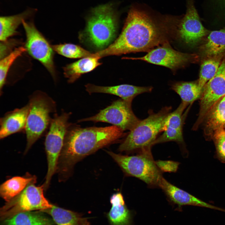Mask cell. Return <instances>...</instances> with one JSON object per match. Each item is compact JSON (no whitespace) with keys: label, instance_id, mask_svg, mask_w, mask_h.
Instances as JSON below:
<instances>
[{"label":"cell","instance_id":"obj_24","mask_svg":"<svg viewBox=\"0 0 225 225\" xmlns=\"http://www.w3.org/2000/svg\"><path fill=\"white\" fill-rule=\"evenodd\" d=\"M225 54L201 58L199 78L198 80L202 89L217 72L224 58Z\"/></svg>","mask_w":225,"mask_h":225},{"label":"cell","instance_id":"obj_15","mask_svg":"<svg viewBox=\"0 0 225 225\" xmlns=\"http://www.w3.org/2000/svg\"><path fill=\"white\" fill-rule=\"evenodd\" d=\"M168 199L181 206L191 205L206 208L225 212V209L207 203L172 184L163 177L158 185Z\"/></svg>","mask_w":225,"mask_h":225},{"label":"cell","instance_id":"obj_34","mask_svg":"<svg viewBox=\"0 0 225 225\" xmlns=\"http://www.w3.org/2000/svg\"><path fill=\"white\" fill-rule=\"evenodd\" d=\"M81 225H90V223L85 218L82 221Z\"/></svg>","mask_w":225,"mask_h":225},{"label":"cell","instance_id":"obj_18","mask_svg":"<svg viewBox=\"0 0 225 225\" xmlns=\"http://www.w3.org/2000/svg\"><path fill=\"white\" fill-rule=\"evenodd\" d=\"M202 123L205 138L208 140H211L213 133L217 129H225V95L210 108Z\"/></svg>","mask_w":225,"mask_h":225},{"label":"cell","instance_id":"obj_6","mask_svg":"<svg viewBox=\"0 0 225 225\" xmlns=\"http://www.w3.org/2000/svg\"><path fill=\"white\" fill-rule=\"evenodd\" d=\"M151 148L143 149L138 154L130 156L107 152L126 174L139 179L150 187H158L163 177L153 159Z\"/></svg>","mask_w":225,"mask_h":225},{"label":"cell","instance_id":"obj_19","mask_svg":"<svg viewBox=\"0 0 225 225\" xmlns=\"http://www.w3.org/2000/svg\"><path fill=\"white\" fill-rule=\"evenodd\" d=\"M225 54V28L210 31L199 46L198 54L201 58Z\"/></svg>","mask_w":225,"mask_h":225},{"label":"cell","instance_id":"obj_8","mask_svg":"<svg viewBox=\"0 0 225 225\" xmlns=\"http://www.w3.org/2000/svg\"><path fill=\"white\" fill-rule=\"evenodd\" d=\"M36 178L19 194L7 202L0 209L2 219H6L18 213L32 211L42 210L51 208L45 197L43 186H36Z\"/></svg>","mask_w":225,"mask_h":225},{"label":"cell","instance_id":"obj_30","mask_svg":"<svg viewBox=\"0 0 225 225\" xmlns=\"http://www.w3.org/2000/svg\"><path fill=\"white\" fill-rule=\"evenodd\" d=\"M216 148L215 156L220 162L225 163V129H217L211 138Z\"/></svg>","mask_w":225,"mask_h":225},{"label":"cell","instance_id":"obj_4","mask_svg":"<svg viewBox=\"0 0 225 225\" xmlns=\"http://www.w3.org/2000/svg\"><path fill=\"white\" fill-rule=\"evenodd\" d=\"M171 109V107L166 106L157 113L149 110L148 117L141 120L130 131L120 145L119 151H139L147 148H151L158 135L165 130L167 118Z\"/></svg>","mask_w":225,"mask_h":225},{"label":"cell","instance_id":"obj_29","mask_svg":"<svg viewBox=\"0 0 225 225\" xmlns=\"http://www.w3.org/2000/svg\"><path fill=\"white\" fill-rule=\"evenodd\" d=\"M25 48L20 47L16 48L9 54L0 60V93L2 94L3 88L9 68L15 60L25 51Z\"/></svg>","mask_w":225,"mask_h":225},{"label":"cell","instance_id":"obj_9","mask_svg":"<svg viewBox=\"0 0 225 225\" xmlns=\"http://www.w3.org/2000/svg\"><path fill=\"white\" fill-rule=\"evenodd\" d=\"M170 43H166L156 47L143 57L126 58L142 60L164 66L170 69L173 73L189 64L197 63L200 60L198 54L184 53L178 51L173 49Z\"/></svg>","mask_w":225,"mask_h":225},{"label":"cell","instance_id":"obj_28","mask_svg":"<svg viewBox=\"0 0 225 225\" xmlns=\"http://www.w3.org/2000/svg\"><path fill=\"white\" fill-rule=\"evenodd\" d=\"M54 51L58 54L67 58H79L94 57L92 53L81 46L76 44L64 43L52 46Z\"/></svg>","mask_w":225,"mask_h":225},{"label":"cell","instance_id":"obj_27","mask_svg":"<svg viewBox=\"0 0 225 225\" xmlns=\"http://www.w3.org/2000/svg\"><path fill=\"white\" fill-rule=\"evenodd\" d=\"M5 220V225H52L44 216L30 212L18 213Z\"/></svg>","mask_w":225,"mask_h":225},{"label":"cell","instance_id":"obj_1","mask_svg":"<svg viewBox=\"0 0 225 225\" xmlns=\"http://www.w3.org/2000/svg\"><path fill=\"white\" fill-rule=\"evenodd\" d=\"M180 18L156 15L134 6L129 10L118 38L105 48L95 53L100 59L111 55L148 52L175 40Z\"/></svg>","mask_w":225,"mask_h":225},{"label":"cell","instance_id":"obj_33","mask_svg":"<svg viewBox=\"0 0 225 225\" xmlns=\"http://www.w3.org/2000/svg\"><path fill=\"white\" fill-rule=\"evenodd\" d=\"M218 11L225 13V0H214Z\"/></svg>","mask_w":225,"mask_h":225},{"label":"cell","instance_id":"obj_32","mask_svg":"<svg viewBox=\"0 0 225 225\" xmlns=\"http://www.w3.org/2000/svg\"><path fill=\"white\" fill-rule=\"evenodd\" d=\"M0 43V59L6 56L12 52V49L15 46L17 42L15 40H10L2 42Z\"/></svg>","mask_w":225,"mask_h":225},{"label":"cell","instance_id":"obj_23","mask_svg":"<svg viewBox=\"0 0 225 225\" xmlns=\"http://www.w3.org/2000/svg\"><path fill=\"white\" fill-rule=\"evenodd\" d=\"M170 88L179 95L182 102L188 105L200 99L203 91L199 87L198 80L175 82L171 84Z\"/></svg>","mask_w":225,"mask_h":225},{"label":"cell","instance_id":"obj_21","mask_svg":"<svg viewBox=\"0 0 225 225\" xmlns=\"http://www.w3.org/2000/svg\"><path fill=\"white\" fill-rule=\"evenodd\" d=\"M112 207L107 214L110 225H129L130 214L122 194L114 193L110 198Z\"/></svg>","mask_w":225,"mask_h":225},{"label":"cell","instance_id":"obj_16","mask_svg":"<svg viewBox=\"0 0 225 225\" xmlns=\"http://www.w3.org/2000/svg\"><path fill=\"white\" fill-rule=\"evenodd\" d=\"M29 108L28 103L20 108H17L7 113L1 118V139L14 133L25 131Z\"/></svg>","mask_w":225,"mask_h":225},{"label":"cell","instance_id":"obj_14","mask_svg":"<svg viewBox=\"0 0 225 225\" xmlns=\"http://www.w3.org/2000/svg\"><path fill=\"white\" fill-rule=\"evenodd\" d=\"M188 106L181 102L174 111L170 113L167 118L165 130L153 142L152 146L170 141L181 145L184 143L183 126L186 113L183 114V112Z\"/></svg>","mask_w":225,"mask_h":225},{"label":"cell","instance_id":"obj_22","mask_svg":"<svg viewBox=\"0 0 225 225\" xmlns=\"http://www.w3.org/2000/svg\"><path fill=\"white\" fill-rule=\"evenodd\" d=\"M36 10L29 9L20 13L0 17V40L1 42L7 41L10 37L15 34L16 30L23 20L32 17Z\"/></svg>","mask_w":225,"mask_h":225},{"label":"cell","instance_id":"obj_11","mask_svg":"<svg viewBox=\"0 0 225 225\" xmlns=\"http://www.w3.org/2000/svg\"><path fill=\"white\" fill-rule=\"evenodd\" d=\"M132 102L121 98L117 100L95 115L81 119L78 122H107L117 127L123 131H130L141 120L134 113Z\"/></svg>","mask_w":225,"mask_h":225},{"label":"cell","instance_id":"obj_17","mask_svg":"<svg viewBox=\"0 0 225 225\" xmlns=\"http://www.w3.org/2000/svg\"><path fill=\"white\" fill-rule=\"evenodd\" d=\"M86 91L90 94L102 93L118 96L124 100L132 102L137 95L142 93L150 92L152 91V86L142 87L128 84L112 86H101L91 84L85 85Z\"/></svg>","mask_w":225,"mask_h":225},{"label":"cell","instance_id":"obj_2","mask_svg":"<svg viewBox=\"0 0 225 225\" xmlns=\"http://www.w3.org/2000/svg\"><path fill=\"white\" fill-rule=\"evenodd\" d=\"M124 135L123 131L113 125L83 128H70V126L57 163L56 172L59 180H66L80 160Z\"/></svg>","mask_w":225,"mask_h":225},{"label":"cell","instance_id":"obj_5","mask_svg":"<svg viewBox=\"0 0 225 225\" xmlns=\"http://www.w3.org/2000/svg\"><path fill=\"white\" fill-rule=\"evenodd\" d=\"M29 108L25 131L27 144L25 153L41 137L50 125L51 114L56 111L54 101L46 93L37 91L30 96Z\"/></svg>","mask_w":225,"mask_h":225},{"label":"cell","instance_id":"obj_25","mask_svg":"<svg viewBox=\"0 0 225 225\" xmlns=\"http://www.w3.org/2000/svg\"><path fill=\"white\" fill-rule=\"evenodd\" d=\"M36 177H13L5 181L0 187L1 196L8 202L21 192Z\"/></svg>","mask_w":225,"mask_h":225},{"label":"cell","instance_id":"obj_7","mask_svg":"<svg viewBox=\"0 0 225 225\" xmlns=\"http://www.w3.org/2000/svg\"><path fill=\"white\" fill-rule=\"evenodd\" d=\"M70 115V113L63 112L60 115L55 113L52 119L45 142L48 170L42 185L44 190L48 188L51 179L56 172L58 158L70 126L68 122Z\"/></svg>","mask_w":225,"mask_h":225},{"label":"cell","instance_id":"obj_10","mask_svg":"<svg viewBox=\"0 0 225 225\" xmlns=\"http://www.w3.org/2000/svg\"><path fill=\"white\" fill-rule=\"evenodd\" d=\"M210 31L202 23L193 0H187L186 12L179 20L175 40L194 47L199 46Z\"/></svg>","mask_w":225,"mask_h":225},{"label":"cell","instance_id":"obj_26","mask_svg":"<svg viewBox=\"0 0 225 225\" xmlns=\"http://www.w3.org/2000/svg\"><path fill=\"white\" fill-rule=\"evenodd\" d=\"M41 211L50 215L57 225H81L84 218L79 213L54 205L51 208Z\"/></svg>","mask_w":225,"mask_h":225},{"label":"cell","instance_id":"obj_20","mask_svg":"<svg viewBox=\"0 0 225 225\" xmlns=\"http://www.w3.org/2000/svg\"><path fill=\"white\" fill-rule=\"evenodd\" d=\"M100 58L95 56L82 59L68 64L63 67V73L68 82L72 83L78 79L82 75L90 72L102 64Z\"/></svg>","mask_w":225,"mask_h":225},{"label":"cell","instance_id":"obj_31","mask_svg":"<svg viewBox=\"0 0 225 225\" xmlns=\"http://www.w3.org/2000/svg\"><path fill=\"white\" fill-rule=\"evenodd\" d=\"M155 162L160 171L164 172H176L180 164L179 162L170 160H158Z\"/></svg>","mask_w":225,"mask_h":225},{"label":"cell","instance_id":"obj_13","mask_svg":"<svg viewBox=\"0 0 225 225\" xmlns=\"http://www.w3.org/2000/svg\"><path fill=\"white\" fill-rule=\"evenodd\" d=\"M225 95V57L214 76L204 85L200 101L198 117L192 129L196 130L212 106Z\"/></svg>","mask_w":225,"mask_h":225},{"label":"cell","instance_id":"obj_12","mask_svg":"<svg viewBox=\"0 0 225 225\" xmlns=\"http://www.w3.org/2000/svg\"><path fill=\"white\" fill-rule=\"evenodd\" d=\"M26 36L25 48L29 54L46 68L54 78L55 71L53 50L47 40L38 30L33 22H22Z\"/></svg>","mask_w":225,"mask_h":225},{"label":"cell","instance_id":"obj_3","mask_svg":"<svg viewBox=\"0 0 225 225\" xmlns=\"http://www.w3.org/2000/svg\"><path fill=\"white\" fill-rule=\"evenodd\" d=\"M118 23L117 16L112 5L99 6L92 10L86 28L80 37L93 48L103 50L114 38Z\"/></svg>","mask_w":225,"mask_h":225}]
</instances>
